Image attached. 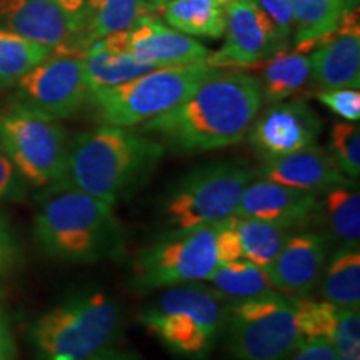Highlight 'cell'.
Segmentation results:
<instances>
[{
  "mask_svg": "<svg viewBox=\"0 0 360 360\" xmlns=\"http://www.w3.org/2000/svg\"><path fill=\"white\" fill-rule=\"evenodd\" d=\"M35 244L45 257L67 264L119 259L125 233L114 207L62 179L45 188L34 217Z\"/></svg>",
  "mask_w": 360,
  "mask_h": 360,
  "instance_id": "obj_2",
  "label": "cell"
},
{
  "mask_svg": "<svg viewBox=\"0 0 360 360\" xmlns=\"http://www.w3.org/2000/svg\"><path fill=\"white\" fill-rule=\"evenodd\" d=\"M337 360H360V310L339 309L332 335Z\"/></svg>",
  "mask_w": 360,
  "mask_h": 360,
  "instance_id": "obj_32",
  "label": "cell"
},
{
  "mask_svg": "<svg viewBox=\"0 0 360 360\" xmlns=\"http://www.w3.org/2000/svg\"><path fill=\"white\" fill-rule=\"evenodd\" d=\"M122 328L124 314L117 300L102 290H89L39 317L30 339L44 360H87L110 347Z\"/></svg>",
  "mask_w": 360,
  "mask_h": 360,
  "instance_id": "obj_5",
  "label": "cell"
},
{
  "mask_svg": "<svg viewBox=\"0 0 360 360\" xmlns=\"http://www.w3.org/2000/svg\"><path fill=\"white\" fill-rule=\"evenodd\" d=\"M255 4L272 22L278 35L289 42L290 35L294 34V12L290 0H255Z\"/></svg>",
  "mask_w": 360,
  "mask_h": 360,
  "instance_id": "obj_35",
  "label": "cell"
},
{
  "mask_svg": "<svg viewBox=\"0 0 360 360\" xmlns=\"http://www.w3.org/2000/svg\"><path fill=\"white\" fill-rule=\"evenodd\" d=\"M87 360H142V357L137 352H134V350L117 349L110 345V347L98 350L97 354H94Z\"/></svg>",
  "mask_w": 360,
  "mask_h": 360,
  "instance_id": "obj_39",
  "label": "cell"
},
{
  "mask_svg": "<svg viewBox=\"0 0 360 360\" xmlns=\"http://www.w3.org/2000/svg\"><path fill=\"white\" fill-rule=\"evenodd\" d=\"M342 174L357 180L360 175V129L354 122H337L330 130V148Z\"/></svg>",
  "mask_w": 360,
  "mask_h": 360,
  "instance_id": "obj_31",
  "label": "cell"
},
{
  "mask_svg": "<svg viewBox=\"0 0 360 360\" xmlns=\"http://www.w3.org/2000/svg\"><path fill=\"white\" fill-rule=\"evenodd\" d=\"M56 2L64 8L70 17H74V19L82 25V15H84L85 2H87V0H56Z\"/></svg>",
  "mask_w": 360,
  "mask_h": 360,
  "instance_id": "obj_40",
  "label": "cell"
},
{
  "mask_svg": "<svg viewBox=\"0 0 360 360\" xmlns=\"http://www.w3.org/2000/svg\"><path fill=\"white\" fill-rule=\"evenodd\" d=\"M262 103L255 75L225 70L177 107L143 122L142 132L177 155L217 150L244 141Z\"/></svg>",
  "mask_w": 360,
  "mask_h": 360,
  "instance_id": "obj_1",
  "label": "cell"
},
{
  "mask_svg": "<svg viewBox=\"0 0 360 360\" xmlns=\"http://www.w3.org/2000/svg\"><path fill=\"white\" fill-rule=\"evenodd\" d=\"M326 302L339 309H360V250L359 245H342L327 260L321 278Z\"/></svg>",
  "mask_w": 360,
  "mask_h": 360,
  "instance_id": "obj_22",
  "label": "cell"
},
{
  "mask_svg": "<svg viewBox=\"0 0 360 360\" xmlns=\"http://www.w3.org/2000/svg\"><path fill=\"white\" fill-rule=\"evenodd\" d=\"M20 260V247L7 219L0 214V276H7Z\"/></svg>",
  "mask_w": 360,
  "mask_h": 360,
  "instance_id": "obj_36",
  "label": "cell"
},
{
  "mask_svg": "<svg viewBox=\"0 0 360 360\" xmlns=\"http://www.w3.org/2000/svg\"><path fill=\"white\" fill-rule=\"evenodd\" d=\"M52 52L47 45L32 42L11 30L0 29V87H12Z\"/></svg>",
  "mask_w": 360,
  "mask_h": 360,
  "instance_id": "obj_29",
  "label": "cell"
},
{
  "mask_svg": "<svg viewBox=\"0 0 360 360\" xmlns=\"http://www.w3.org/2000/svg\"><path fill=\"white\" fill-rule=\"evenodd\" d=\"M294 12L295 51L310 52L319 40L339 25L345 8L337 0H290Z\"/></svg>",
  "mask_w": 360,
  "mask_h": 360,
  "instance_id": "obj_25",
  "label": "cell"
},
{
  "mask_svg": "<svg viewBox=\"0 0 360 360\" xmlns=\"http://www.w3.org/2000/svg\"><path fill=\"white\" fill-rule=\"evenodd\" d=\"M165 24L191 37L219 39L225 30V11L215 0H165L157 7Z\"/></svg>",
  "mask_w": 360,
  "mask_h": 360,
  "instance_id": "obj_24",
  "label": "cell"
},
{
  "mask_svg": "<svg viewBox=\"0 0 360 360\" xmlns=\"http://www.w3.org/2000/svg\"><path fill=\"white\" fill-rule=\"evenodd\" d=\"M154 7L147 0H87L82 15V42L89 49L96 40L130 29Z\"/></svg>",
  "mask_w": 360,
  "mask_h": 360,
  "instance_id": "obj_21",
  "label": "cell"
},
{
  "mask_svg": "<svg viewBox=\"0 0 360 360\" xmlns=\"http://www.w3.org/2000/svg\"><path fill=\"white\" fill-rule=\"evenodd\" d=\"M207 282L224 300L231 302L260 297L276 290L265 270L244 257L220 264Z\"/></svg>",
  "mask_w": 360,
  "mask_h": 360,
  "instance_id": "obj_26",
  "label": "cell"
},
{
  "mask_svg": "<svg viewBox=\"0 0 360 360\" xmlns=\"http://www.w3.org/2000/svg\"><path fill=\"white\" fill-rule=\"evenodd\" d=\"M312 84L326 89H359L360 27L357 6L344 11L339 25L312 49Z\"/></svg>",
  "mask_w": 360,
  "mask_h": 360,
  "instance_id": "obj_16",
  "label": "cell"
},
{
  "mask_svg": "<svg viewBox=\"0 0 360 360\" xmlns=\"http://www.w3.org/2000/svg\"><path fill=\"white\" fill-rule=\"evenodd\" d=\"M17 349L13 340L11 323L6 312L0 309V360H15Z\"/></svg>",
  "mask_w": 360,
  "mask_h": 360,
  "instance_id": "obj_38",
  "label": "cell"
},
{
  "mask_svg": "<svg viewBox=\"0 0 360 360\" xmlns=\"http://www.w3.org/2000/svg\"><path fill=\"white\" fill-rule=\"evenodd\" d=\"M0 29L52 51L82 57V25L56 0H0Z\"/></svg>",
  "mask_w": 360,
  "mask_h": 360,
  "instance_id": "obj_14",
  "label": "cell"
},
{
  "mask_svg": "<svg viewBox=\"0 0 360 360\" xmlns=\"http://www.w3.org/2000/svg\"><path fill=\"white\" fill-rule=\"evenodd\" d=\"M224 334L237 360H285L305 342L295 297L277 290L227 304Z\"/></svg>",
  "mask_w": 360,
  "mask_h": 360,
  "instance_id": "obj_7",
  "label": "cell"
},
{
  "mask_svg": "<svg viewBox=\"0 0 360 360\" xmlns=\"http://www.w3.org/2000/svg\"><path fill=\"white\" fill-rule=\"evenodd\" d=\"M147 2L150 4L152 7H154V12H155V11H157V7H159L162 2H165V0H147Z\"/></svg>",
  "mask_w": 360,
  "mask_h": 360,
  "instance_id": "obj_42",
  "label": "cell"
},
{
  "mask_svg": "<svg viewBox=\"0 0 360 360\" xmlns=\"http://www.w3.org/2000/svg\"><path fill=\"white\" fill-rule=\"evenodd\" d=\"M225 70L207 60L159 67L129 82L92 90L89 102L103 125L134 127L177 107L205 80Z\"/></svg>",
  "mask_w": 360,
  "mask_h": 360,
  "instance_id": "obj_6",
  "label": "cell"
},
{
  "mask_svg": "<svg viewBox=\"0 0 360 360\" xmlns=\"http://www.w3.org/2000/svg\"><path fill=\"white\" fill-rule=\"evenodd\" d=\"M236 231L240 240L242 257L262 269L276 260L278 252L294 233L290 229L265 220L238 217H236Z\"/></svg>",
  "mask_w": 360,
  "mask_h": 360,
  "instance_id": "obj_28",
  "label": "cell"
},
{
  "mask_svg": "<svg viewBox=\"0 0 360 360\" xmlns=\"http://www.w3.org/2000/svg\"><path fill=\"white\" fill-rule=\"evenodd\" d=\"M337 2H339L340 6L345 8V11H347V8H350V7H354V2H352V0H337Z\"/></svg>",
  "mask_w": 360,
  "mask_h": 360,
  "instance_id": "obj_41",
  "label": "cell"
},
{
  "mask_svg": "<svg viewBox=\"0 0 360 360\" xmlns=\"http://www.w3.org/2000/svg\"><path fill=\"white\" fill-rule=\"evenodd\" d=\"M259 177L299 191L321 193L349 180L326 148L309 146L302 150L264 162Z\"/></svg>",
  "mask_w": 360,
  "mask_h": 360,
  "instance_id": "obj_19",
  "label": "cell"
},
{
  "mask_svg": "<svg viewBox=\"0 0 360 360\" xmlns=\"http://www.w3.org/2000/svg\"><path fill=\"white\" fill-rule=\"evenodd\" d=\"M285 360H337V354L330 340L317 339L304 342V344Z\"/></svg>",
  "mask_w": 360,
  "mask_h": 360,
  "instance_id": "obj_37",
  "label": "cell"
},
{
  "mask_svg": "<svg viewBox=\"0 0 360 360\" xmlns=\"http://www.w3.org/2000/svg\"><path fill=\"white\" fill-rule=\"evenodd\" d=\"M27 195V182L19 170L0 147V204L2 202H20Z\"/></svg>",
  "mask_w": 360,
  "mask_h": 360,
  "instance_id": "obj_34",
  "label": "cell"
},
{
  "mask_svg": "<svg viewBox=\"0 0 360 360\" xmlns=\"http://www.w3.org/2000/svg\"><path fill=\"white\" fill-rule=\"evenodd\" d=\"M317 219L323 220L328 236L342 245H359L360 192L352 179L319 193Z\"/></svg>",
  "mask_w": 360,
  "mask_h": 360,
  "instance_id": "obj_20",
  "label": "cell"
},
{
  "mask_svg": "<svg viewBox=\"0 0 360 360\" xmlns=\"http://www.w3.org/2000/svg\"><path fill=\"white\" fill-rule=\"evenodd\" d=\"M295 302L299 327L304 340H332L339 307L326 302V300L317 302V300L309 299V297H295Z\"/></svg>",
  "mask_w": 360,
  "mask_h": 360,
  "instance_id": "obj_30",
  "label": "cell"
},
{
  "mask_svg": "<svg viewBox=\"0 0 360 360\" xmlns=\"http://www.w3.org/2000/svg\"><path fill=\"white\" fill-rule=\"evenodd\" d=\"M319 193L254 179L242 193L233 217L257 219L297 231L317 219Z\"/></svg>",
  "mask_w": 360,
  "mask_h": 360,
  "instance_id": "obj_17",
  "label": "cell"
},
{
  "mask_svg": "<svg viewBox=\"0 0 360 360\" xmlns=\"http://www.w3.org/2000/svg\"><path fill=\"white\" fill-rule=\"evenodd\" d=\"M220 265L217 222L170 231L137 252L130 285L139 294L207 282Z\"/></svg>",
  "mask_w": 360,
  "mask_h": 360,
  "instance_id": "obj_8",
  "label": "cell"
},
{
  "mask_svg": "<svg viewBox=\"0 0 360 360\" xmlns=\"http://www.w3.org/2000/svg\"><path fill=\"white\" fill-rule=\"evenodd\" d=\"M249 129V142L265 160L292 154L312 146L322 130L319 115L302 101L269 103Z\"/></svg>",
  "mask_w": 360,
  "mask_h": 360,
  "instance_id": "obj_15",
  "label": "cell"
},
{
  "mask_svg": "<svg viewBox=\"0 0 360 360\" xmlns=\"http://www.w3.org/2000/svg\"><path fill=\"white\" fill-rule=\"evenodd\" d=\"M317 98L327 109H330L340 119L347 122H357L360 119V92L359 89H326L319 90Z\"/></svg>",
  "mask_w": 360,
  "mask_h": 360,
  "instance_id": "obj_33",
  "label": "cell"
},
{
  "mask_svg": "<svg viewBox=\"0 0 360 360\" xmlns=\"http://www.w3.org/2000/svg\"><path fill=\"white\" fill-rule=\"evenodd\" d=\"M312 82L310 58L300 52H278L264 65L260 75V94L262 102L276 103L299 94Z\"/></svg>",
  "mask_w": 360,
  "mask_h": 360,
  "instance_id": "obj_23",
  "label": "cell"
},
{
  "mask_svg": "<svg viewBox=\"0 0 360 360\" xmlns=\"http://www.w3.org/2000/svg\"><path fill=\"white\" fill-rule=\"evenodd\" d=\"M327 249V238L321 233H292L276 260L264 269L274 289L292 297L309 295L321 283Z\"/></svg>",
  "mask_w": 360,
  "mask_h": 360,
  "instance_id": "obj_18",
  "label": "cell"
},
{
  "mask_svg": "<svg viewBox=\"0 0 360 360\" xmlns=\"http://www.w3.org/2000/svg\"><path fill=\"white\" fill-rule=\"evenodd\" d=\"M225 11V42L207 62L219 69L249 67L285 51V42L255 0H236Z\"/></svg>",
  "mask_w": 360,
  "mask_h": 360,
  "instance_id": "obj_13",
  "label": "cell"
},
{
  "mask_svg": "<svg viewBox=\"0 0 360 360\" xmlns=\"http://www.w3.org/2000/svg\"><path fill=\"white\" fill-rule=\"evenodd\" d=\"M227 302L210 285L169 287L139 314V322L169 352L187 360H204L224 334Z\"/></svg>",
  "mask_w": 360,
  "mask_h": 360,
  "instance_id": "obj_4",
  "label": "cell"
},
{
  "mask_svg": "<svg viewBox=\"0 0 360 360\" xmlns=\"http://www.w3.org/2000/svg\"><path fill=\"white\" fill-rule=\"evenodd\" d=\"M90 92L84 58L52 51L15 84L13 103L60 120L77 114Z\"/></svg>",
  "mask_w": 360,
  "mask_h": 360,
  "instance_id": "obj_11",
  "label": "cell"
},
{
  "mask_svg": "<svg viewBox=\"0 0 360 360\" xmlns=\"http://www.w3.org/2000/svg\"><path fill=\"white\" fill-rule=\"evenodd\" d=\"M82 58L92 90L114 87L159 69V65L141 60L130 53H112L97 47H89Z\"/></svg>",
  "mask_w": 360,
  "mask_h": 360,
  "instance_id": "obj_27",
  "label": "cell"
},
{
  "mask_svg": "<svg viewBox=\"0 0 360 360\" xmlns=\"http://www.w3.org/2000/svg\"><path fill=\"white\" fill-rule=\"evenodd\" d=\"M90 47L112 53H130L159 67L195 64L207 60L210 56L204 44L165 25L154 12L141 17L130 29L96 40Z\"/></svg>",
  "mask_w": 360,
  "mask_h": 360,
  "instance_id": "obj_12",
  "label": "cell"
},
{
  "mask_svg": "<svg viewBox=\"0 0 360 360\" xmlns=\"http://www.w3.org/2000/svg\"><path fill=\"white\" fill-rule=\"evenodd\" d=\"M215 2H217L220 7H224V8H225V7H227V6H229V4L236 2V0H215Z\"/></svg>",
  "mask_w": 360,
  "mask_h": 360,
  "instance_id": "obj_43",
  "label": "cell"
},
{
  "mask_svg": "<svg viewBox=\"0 0 360 360\" xmlns=\"http://www.w3.org/2000/svg\"><path fill=\"white\" fill-rule=\"evenodd\" d=\"M164 154V146L146 134L102 125L70 142L65 180L114 207L146 184Z\"/></svg>",
  "mask_w": 360,
  "mask_h": 360,
  "instance_id": "obj_3",
  "label": "cell"
},
{
  "mask_svg": "<svg viewBox=\"0 0 360 360\" xmlns=\"http://www.w3.org/2000/svg\"><path fill=\"white\" fill-rule=\"evenodd\" d=\"M255 172L236 160L215 162L184 175L165 193L162 215L172 231L200 227L232 217Z\"/></svg>",
  "mask_w": 360,
  "mask_h": 360,
  "instance_id": "obj_9",
  "label": "cell"
},
{
  "mask_svg": "<svg viewBox=\"0 0 360 360\" xmlns=\"http://www.w3.org/2000/svg\"><path fill=\"white\" fill-rule=\"evenodd\" d=\"M69 139L56 119L12 103L0 112V147L27 186L47 188L65 179Z\"/></svg>",
  "mask_w": 360,
  "mask_h": 360,
  "instance_id": "obj_10",
  "label": "cell"
}]
</instances>
